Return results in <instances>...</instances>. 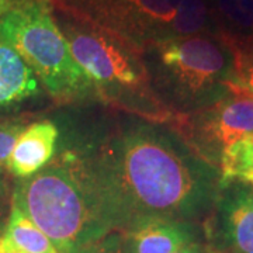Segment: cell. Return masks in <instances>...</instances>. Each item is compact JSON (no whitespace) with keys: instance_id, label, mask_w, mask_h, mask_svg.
Instances as JSON below:
<instances>
[{"instance_id":"5b68a950","label":"cell","mask_w":253,"mask_h":253,"mask_svg":"<svg viewBox=\"0 0 253 253\" xmlns=\"http://www.w3.org/2000/svg\"><path fill=\"white\" fill-rule=\"evenodd\" d=\"M0 40L23 58L51 96L76 100L94 93L73 59L49 0H21L10 9L0 18Z\"/></svg>"},{"instance_id":"ac0fdd59","label":"cell","mask_w":253,"mask_h":253,"mask_svg":"<svg viewBox=\"0 0 253 253\" xmlns=\"http://www.w3.org/2000/svg\"><path fill=\"white\" fill-rule=\"evenodd\" d=\"M11 200H13V190L10 189L9 180L4 176V173H0V236L3 235L9 221Z\"/></svg>"},{"instance_id":"3957f363","label":"cell","mask_w":253,"mask_h":253,"mask_svg":"<svg viewBox=\"0 0 253 253\" xmlns=\"http://www.w3.org/2000/svg\"><path fill=\"white\" fill-rule=\"evenodd\" d=\"M55 20L73 59L91 82L94 94L118 111L156 123H172V116L149 84L141 49L62 11H58Z\"/></svg>"},{"instance_id":"44dd1931","label":"cell","mask_w":253,"mask_h":253,"mask_svg":"<svg viewBox=\"0 0 253 253\" xmlns=\"http://www.w3.org/2000/svg\"><path fill=\"white\" fill-rule=\"evenodd\" d=\"M21 0H0V18L3 17L10 9H13Z\"/></svg>"},{"instance_id":"ffe728a7","label":"cell","mask_w":253,"mask_h":253,"mask_svg":"<svg viewBox=\"0 0 253 253\" xmlns=\"http://www.w3.org/2000/svg\"><path fill=\"white\" fill-rule=\"evenodd\" d=\"M173 253H206V252H204L203 246H201L197 241H194V242H190V244L183 245L181 248H179L176 252H173Z\"/></svg>"},{"instance_id":"e0dca14e","label":"cell","mask_w":253,"mask_h":253,"mask_svg":"<svg viewBox=\"0 0 253 253\" xmlns=\"http://www.w3.org/2000/svg\"><path fill=\"white\" fill-rule=\"evenodd\" d=\"M27 126L21 118H0V173L7 170V163L14 144Z\"/></svg>"},{"instance_id":"ba28073f","label":"cell","mask_w":253,"mask_h":253,"mask_svg":"<svg viewBox=\"0 0 253 253\" xmlns=\"http://www.w3.org/2000/svg\"><path fill=\"white\" fill-rule=\"evenodd\" d=\"M248 184L219 189L206 226L208 253H253V187Z\"/></svg>"},{"instance_id":"4fadbf2b","label":"cell","mask_w":253,"mask_h":253,"mask_svg":"<svg viewBox=\"0 0 253 253\" xmlns=\"http://www.w3.org/2000/svg\"><path fill=\"white\" fill-rule=\"evenodd\" d=\"M0 252L59 253L52 241L13 200L7 225L0 236Z\"/></svg>"},{"instance_id":"7a4b0ae2","label":"cell","mask_w":253,"mask_h":253,"mask_svg":"<svg viewBox=\"0 0 253 253\" xmlns=\"http://www.w3.org/2000/svg\"><path fill=\"white\" fill-rule=\"evenodd\" d=\"M13 201L59 253H94L113 235L76 155L59 141L41 170L18 180Z\"/></svg>"},{"instance_id":"2e32d148","label":"cell","mask_w":253,"mask_h":253,"mask_svg":"<svg viewBox=\"0 0 253 253\" xmlns=\"http://www.w3.org/2000/svg\"><path fill=\"white\" fill-rule=\"evenodd\" d=\"M234 69L228 84L253 94V44L232 49Z\"/></svg>"},{"instance_id":"5bb4252c","label":"cell","mask_w":253,"mask_h":253,"mask_svg":"<svg viewBox=\"0 0 253 253\" xmlns=\"http://www.w3.org/2000/svg\"><path fill=\"white\" fill-rule=\"evenodd\" d=\"M219 187L235 181L249 183L253 176V136L244 138L222 151L217 166Z\"/></svg>"},{"instance_id":"d6986e66","label":"cell","mask_w":253,"mask_h":253,"mask_svg":"<svg viewBox=\"0 0 253 253\" xmlns=\"http://www.w3.org/2000/svg\"><path fill=\"white\" fill-rule=\"evenodd\" d=\"M94 253H123L121 252V249H120V246H118L117 234L110 235Z\"/></svg>"},{"instance_id":"30bf717a","label":"cell","mask_w":253,"mask_h":253,"mask_svg":"<svg viewBox=\"0 0 253 253\" xmlns=\"http://www.w3.org/2000/svg\"><path fill=\"white\" fill-rule=\"evenodd\" d=\"M59 126L52 121H37L18 136L7 163V170L17 179H26L41 170L54 158Z\"/></svg>"},{"instance_id":"7c38bea8","label":"cell","mask_w":253,"mask_h":253,"mask_svg":"<svg viewBox=\"0 0 253 253\" xmlns=\"http://www.w3.org/2000/svg\"><path fill=\"white\" fill-rule=\"evenodd\" d=\"M40 81L23 58L0 40V110L38 94Z\"/></svg>"},{"instance_id":"52a82bcc","label":"cell","mask_w":253,"mask_h":253,"mask_svg":"<svg viewBox=\"0 0 253 253\" xmlns=\"http://www.w3.org/2000/svg\"><path fill=\"white\" fill-rule=\"evenodd\" d=\"M228 87L217 101L170 123L191 149L215 169L225 148L253 136V94L231 84Z\"/></svg>"},{"instance_id":"7402d4cb","label":"cell","mask_w":253,"mask_h":253,"mask_svg":"<svg viewBox=\"0 0 253 253\" xmlns=\"http://www.w3.org/2000/svg\"><path fill=\"white\" fill-rule=\"evenodd\" d=\"M249 184L253 187V176H252V179H251V181H249Z\"/></svg>"},{"instance_id":"8fae6325","label":"cell","mask_w":253,"mask_h":253,"mask_svg":"<svg viewBox=\"0 0 253 253\" xmlns=\"http://www.w3.org/2000/svg\"><path fill=\"white\" fill-rule=\"evenodd\" d=\"M212 33L232 49L253 44V0H208Z\"/></svg>"},{"instance_id":"277c9868","label":"cell","mask_w":253,"mask_h":253,"mask_svg":"<svg viewBox=\"0 0 253 253\" xmlns=\"http://www.w3.org/2000/svg\"><path fill=\"white\" fill-rule=\"evenodd\" d=\"M149 84L172 116H186L221 99L234 69L231 48L215 34L168 38L142 51Z\"/></svg>"},{"instance_id":"6da1fadb","label":"cell","mask_w":253,"mask_h":253,"mask_svg":"<svg viewBox=\"0 0 253 253\" xmlns=\"http://www.w3.org/2000/svg\"><path fill=\"white\" fill-rule=\"evenodd\" d=\"M58 141L76 155L113 234L152 218L193 224L221 189L217 169L166 123L118 111L68 124Z\"/></svg>"},{"instance_id":"603a6c76","label":"cell","mask_w":253,"mask_h":253,"mask_svg":"<svg viewBox=\"0 0 253 253\" xmlns=\"http://www.w3.org/2000/svg\"><path fill=\"white\" fill-rule=\"evenodd\" d=\"M0 253H17V252H0Z\"/></svg>"},{"instance_id":"9a60e30c","label":"cell","mask_w":253,"mask_h":253,"mask_svg":"<svg viewBox=\"0 0 253 253\" xmlns=\"http://www.w3.org/2000/svg\"><path fill=\"white\" fill-rule=\"evenodd\" d=\"M212 33L208 0H181L170 27V38Z\"/></svg>"},{"instance_id":"9c48e42d","label":"cell","mask_w":253,"mask_h":253,"mask_svg":"<svg viewBox=\"0 0 253 253\" xmlns=\"http://www.w3.org/2000/svg\"><path fill=\"white\" fill-rule=\"evenodd\" d=\"M123 253H173L197 241L191 222L152 218L117 234Z\"/></svg>"},{"instance_id":"8992f818","label":"cell","mask_w":253,"mask_h":253,"mask_svg":"<svg viewBox=\"0 0 253 253\" xmlns=\"http://www.w3.org/2000/svg\"><path fill=\"white\" fill-rule=\"evenodd\" d=\"M58 11L81 18L144 51L170 38L181 0H49Z\"/></svg>"}]
</instances>
